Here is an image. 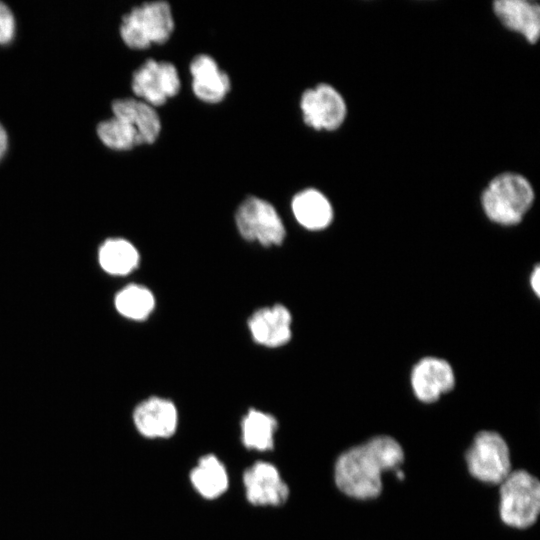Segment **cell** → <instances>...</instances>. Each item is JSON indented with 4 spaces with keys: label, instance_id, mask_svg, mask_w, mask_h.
Listing matches in <instances>:
<instances>
[{
    "label": "cell",
    "instance_id": "obj_1",
    "mask_svg": "<svg viewBox=\"0 0 540 540\" xmlns=\"http://www.w3.org/2000/svg\"><path fill=\"white\" fill-rule=\"evenodd\" d=\"M404 462L401 445L391 436L376 435L341 452L333 463L336 489L351 499L368 501L382 492V475Z\"/></svg>",
    "mask_w": 540,
    "mask_h": 540
},
{
    "label": "cell",
    "instance_id": "obj_2",
    "mask_svg": "<svg viewBox=\"0 0 540 540\" xmlns=\"http://www.w3.org/2000/svg\"><path fill=\"white\" fill-rule=\"evenodd\" d=\"M113 117L100 122V140L114 150H128L136 145L153 143L160 134L161 122L155 109L133 98L112 103Z\"/></svg>",
    "mask_w": 540,
    "mask_h": 540
},
{
    "label": "cell",
    "instance_id": "obj_3",
    "mask_svg": "<svg viewBox=\"0 0 540 540\" xmlns=\"http://www.w3.org/2000/svg\"><path fill=\"white\" fill-rule=\"evenodd\" d=\"M498 514L510 528L525 530L540 516V480L523 469L512 470L498 486Z\"/></svg>",
    "mask_w": 540,
    "mask_h": 540
},
{
    "label": "cell",
    "instance_id": "obj_4",
    "mask_svg": "<svg viewBox=\"0 0 540 540\" xmlns=\"http://www.w3.org/2000/svg\"><path fill=\"white\" fill-rule=\"evenodd\" d=\"M534 201V190L522 175L505 172L484 189L481 203L486 216L501 225L518 224Z\"/></svg>",
    "mask_w": 540,
    "mask_h": 540
},
{
    "label": "cell",
    "instance_id": "obj_5",
    "mask_svg": "<svg viewBox=\"0 0 540 540\" xmlns=\"http://www.w3.org/2000/svg\"><path fill=\"white\" fill-rule=\"evenodd\" d=\"M464 461L473 479L490 486H499L512 471L508 444L494 430H480L474 435Z\"/></svg>",
    "mask_w": 540,
    "mask_h": 540
},
{
    "label": "cell",
    "instance_id": "obj_6",
    "mask_svg": "<svg viewBox=\"0 0 540 540\" xmlns=\"http://www.w3.org/2000/svg\"><path fill=\"white\" fill-rule=\"evenodd\" d=\"M174 30L170 5L165 1L147 2L134 7L122 18L120 35L130 48L145 49L163 44Z\"/></svg>",
    "mask_w": 540,
    "mask_h": 540
},
{
    "label": "cell",
    "instance_id": "obj_7",
    "mask_svg": "<svg viewBox=\"0 0 540 540\" xmlns=\"http://www.w3.org/2000/svg\"><path fill=\"white\" fill-rule=\"evenodd\" d=\"M235 222L240 235L270 247L282 244L286 230L276 209L266 200L249 196L238 206Z\"/></svg>",
    "mask_w": 540,
    "mask_h": 540
},
{
    "label": "cell",
    "instance_id": "obj_8",
    "mask_svg": "<svg viewBox=\"0 0 540 540\" xmlns=\"http://www.w3.org/2000/svg\"><path fill=\"white\" fill-rule=\"evenodd\" d=\"M181 82L176 67L167 61L149 59L132 76V90L144 102L163 105L180 90Z\"/></svg>",
    "mask_w": 540,
    "mask_h": 540
},
{
    "label": "cell",
    "instance_id": "obj_9",
    "mask_svg": "<svg viewBox=\"0 0 540 540\" xmlns=\"http://www.w3.org/2000/svg\"><path fill=\"white\" fill-rule=\"evenodd\" d=\"M300 107L304 122L316 130L339 128L347 113L341 94L326 83L307 89L301 96Z\"/></svg>",
    "mask_w": 540,
    "mask_h": 540
},
{
    "label": "cell",
    "instance_id": "obj_10",
    "mask_svg": "<svg viewBox=\"0 0 540 540\" xmlns=\"http://www.w3.org/2000/svg\"><path fill=\"white\" fill-rule=\"evenodd\" d=\"M247 500L258 506H278L288 499L289 487L272 463L257 461L243 473Z\"/></svg>",
    "mask_w": 540,
    "mask_h": 540
},
{
    "label": "cell",
    "instance_id": "obj_11",
    "mask_svg": "<svg viewBox=\"0 0 540 540\" xmlns=\"http://www.w3.org/2000/svg\"><path fill=\"white\" fill-rule=\"evenodd\" d=\"M455 376L450 364L440 358L421 359L411 373V386L415 397L430 404L454 388Z\"/></svg>",
    "mask_w": 540,
    "mask_h": 540
},
{
    "label": "cell",
    "instance_id": "obj_12",
    "mask_svg": "<svg viewBox=\"0 0 540 540\" xmlns=\"http://www.w3.org/2000/svg\"><path fill=\"white\" fill-rule=\"evenodd\" d=\"M133 421L138 432L146 438H168L177 429L178 412L172 401L153 396L136 406Z\"/></svg>",
    "mask_w": 540,
    "mask_h": 540
},
{
    "label": "cell",
    "instance_id": "obj_13",
    "mask_svg": "<svg viewBox=\"0 0 540 540\" xmlns=\"http://www.w3.org/2000/svg\"><path fill=\"white\" fill-rule=\"evenodd\" d=\"M292 315L281 304L256 310L248 319L253 340L262 346L276 348L288 343L292 337Z\"/></svg>",
    "mask_w": 540,
    "mask_h": 540
},
{
    "label": "cell",
    "instance_id": "obj_14",
    "mask_svg": "<svg viewBox=\"0 0 540 540\" xmlns=\"http://www.w3.org/2000/svg\"><path fill=\"white\" fill-rule=\"evenodd\" d=\"M192 90L197 98L206 103L222 101L230 90L229 76L219 68L209 55L200 54L190 63Z\"/></svg>",
    "mask_w": 540,
    "mask_h": 540
},
{
    "label": "cell",
    "instance_id": "obj_15",
    "mask_svg": "<svg viewBox=\"0 0 540 540\" xmlns=\"http://www.w3.org/2000/svg\"><path fill=\"white\" fill-rule=\"evenodd\" d=\"M493 10L508 29L520 33L534 44L540 35V6L528 0H498Z\"/></svg>",
    "mask_w": 540,
    "mask_h": 540
},
{
    "label": "cell",
    "instance_id": "obj_16",
    "mask_svg": "<svg viewBox=\"0 0 540 540\" xmlns=\"http://www.w3.org/2000/svg\"><path fill=\"white\" fill-rule=\"evenodd\" d=\"M292 212L297 222L309 230L326 228L333 219V208L324 194L316 189H305L292 200Z\"/></svg>",
    "mask_w": 540,
    "mask_h": 540
},
{
    "label": "cell",
    "instance_id": "obj_17",
    "mask_svg": "<svg viewBox=\"0 0 540 540\" xmlns=\"http://www.w3.org/2000/svg\"><path fill=\"white\" fill-rule=\"evenodd\" d=\"M189 478L197 493L206 499L221 496L229 485L225 465L213 454L203 455L190 471Z\"/></svg>",
    "mask_w": 540,
    "mask_h": 540
},
{
    "label": "cell",
    "instance_id": "obj_18",
    "mask_svg": "<svg viewBox=\"0 0 540 540\" xmlns=\"http://www.w3.org/2000/svg\"><path fill=\"white\" fill-rule=\"evenodd\" d=\"M276 418L264 411L250 409L241 422V440L251 450L268 451L274 446Z\"/></svg>",
    "mask_w": 540,
    "mask_h": 540
},
{
    "label": "cell",
    "instance_id": "obj_19",
    "mask_svg": "<svg viewBox=\"0 0 540 540\" xmlns=\"http://www.w3.org/2000/svg\"><path fill=\"white\" fill-rule=\"evenodd\" d=\"M99 263L112 275H126L137 268L140 260L134 245L120 238L106 240L99 249Z\"/></svg>",
    "mask_w": 540,
    "mask_h": 540
},
{
    "label": "cell",
    "instance_id": "obj_20",
    "mask_svg": "<svg viewBox=\"0 0 540 540\" xmlns=\"http://www.w3.org/2000/svg\"><path fill=\"white\" fill-rule=\"evenodd\" d=\"M115 307L128 319L143 320L154 310L155 298L148 288L131 284L117 293Z\"/></svg>",
    "mask_w": 540,
    "mask_h": 540
},
{
    "label": "cell",
    "instance_id": "obj_21",
    "mask_svg": "<svg viewBox=\"0 0 540 540\" xmlns=\"http://www.w3.org/2000/svg\"><path fill=\"white\" fill-rule=\"evenodd\" d=\"M15 18L10 8L0 1V44L12 41L15 34Z\"/></svg>",
    "mask_w": 540,
    "mask_h": 540
},
{
    "label": "cell",
    "instance_id": "obj_22",
    "mask_svg": "<svg viewBox=\"0 0 540 540\" xmlns=\"http://www.w3.org/2000/svg\"><path fill=\"white\" fill-rule=\"evenodd\" d=\"M530 284L533 291L536 293V295H539L540 294V291H539L540 290V268L538 265H536L532 271Z\"/></svg>",
    "mask_w": 540,
    "mask_h": 540
},
{
    "label": "cell",
    "instance_id": "obj_23",
    "mask_svg": "<svg viewBox=\"0 0 540 540\" xmlns=\"http://www.w3.org/2000/svg\"><path fill=\"white\" fill-rule=\"evenodd\" d=\"M8 147V136L4 127L0 124V159L4 156Z\"/></svg>",
    "mask_w": 540,
    "mask_h": 540
}]
</instances>
